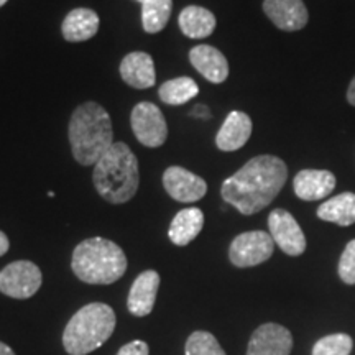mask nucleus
I'll return each instance as SVG.
<instances>
[{
	"instance_id": "f257e3e1",
	"label": "nucleus",
	"mask_w": 355,
	"mask_h": 355,
	"mask_svg": "<svg viewBox=\"0 0 355 355\" xmlns=\"http://www.w3.org/2000/svg\"><path fill=\"white\" fill-rule=\"evenodd\" d=\"M286 180L288 166L282 158L260 155L222 183L220 196L241 214L252 216L275 201Z\"/></svg>"
},
{
	"instance_id": "f03ea898",
	"label": "nucleus",
	"mask_w": 355,
	"mask_h": 355,
	"mask_svg": "<svg viewBox=\"0 0 355 355\" xmlns=\"http://www.w3.org/2000/svg\"><path fill=\"white\" fill-rule=\"evenodd\" d=\"M68 135L73 157L83 166H94L115 144L110 115L92 101L78 105L71 115Z\"/></svg>"
},
{
	"instance_id": "7ed1b4c3",
	"label": "nucleus",
	"mask_w": 355,
	"mask_h": 355,
	"mask_svg": "<svg viewBox=\"0 0 355 355\" xmlns=\"http://www.w3.org/2000/svg\"><path fill=\"white\" fill-rule=\"evenodd\" d=\"M92 181L105 201L112 204L130 201L140 184L139 159L132 153L130 146L123 141H115L94 165Z\"/></svg>"
},
{
	"instance_id": "20e7f679",
	"label": "nucleus",
	"mask_w": 355,
	"mask_h": 355,
	"mask_svg": "<svg viewBox=\"0 0 355 355\" xmlns=\"http://www.w3.org/2000/svg\"><path fill=\"white\" fill-rule=\"evenodd\" d=\"M71 268L87 285H112L125 275L127 257L115 242L92 237L74 248Z\"/></svg>"
},
{
	"instance_id": "39448f33",
	"label": "nucleus",
	"mask_w": 355,
	"mask_h": 355,
	"mask_svg": "<svg viewBox=\"0 0 355 355\" xmlns=\"http://www.w3.org/2000/svg\"><path fill=\"white\" fill-rule=\"evenodd\" d=\"M115 329V313L109 304H86L69 319L63 345L69 355H87L109 340Z\"/></svg>"
},
{
	"instance_id": "423d86ee",
	"label": "nucleus",
	"mask_w": 355,
	"mask_h": 355,
	"mask_svg": "<svg viewBox=\"0 0 355 355\" xmlns=\"http://www.w3.org/2000/svg\"><path fill=\"white\" fill-rule=\"evenodd\" d=\"M42 282V270L33 261L17 260L0 272V293L13 300H28L40 290Z\"/></svg>"
},
{
	"instance_id": "0eeeda50",
	"label": "nucleus",
	"mask_w": 355,
	"mask_h": 355,
	"mask_svg": "<svg viewBox=\"0 0 355 355\" xmlns=\"http://www.w3.org/2000/svg\"><path fill=\"white\" fill-rule=\"evenodd\" d=\"M130 125L137 140L148 148H158L168 139L165 115L153 102H140L133 107Z\"/></svg>"
},
{
	"instance_id": "6e6552de",
	"label": "nucleus",
	"mask_w": 355,
	"mask_h": 355,
	"mask_svg": "<svg viewBox=\"0 0 355 355\" xmlns=\"http://www.w3.org/2000/svg\"><path fill=\"white\" fill-rule=\"evenodd\" d=\"M275 242L263 230L243 232L234 239L229 248V259L239 268H248L263 263L273 255Z\"/></svg>"
},
{
	"instance_id": "1a4fd4ad",
	"label": "nucleus",
	"mask_w": 355,
	"mask_h": 355,
	"mask_svg": "<svg viewBox=\"0 0 355 355\" xmlns=\"http://www.w3.org/2000/svg\"><path fill=\"white\" fill-rule=\"evenodd\" d=\"M268 229L273 242L290 257H300L306 250V237L290 212L275 209L268 216Z\"/></svg>"
},
{
	"instance_id": "9d476101",
	"label": "nucleus",
	"mask_w": 355,
	"mask_h": 355,
	"mask_svg": "<svg viewBox=\"0 0 355 355\" xmlns=\"http://www.w3.org/2000/svg\"><path fill=\"white\" fill-rule=\"evenodd\" d=\"M163 186L178 202H196L207 193V183L183 166H170L163 173Z\"/></svg>"
},
{
	"instance_id": "9b49d317",
	"label": "nucleus",
	"mask_w": 355,
	"mask_h": 355,
	"mask_svg": "<svg viewBox=\"0 0 355 355\" xmlns=\"http://www.w3.org/2000/svg\"><path fill=\"white\" fill-rule=\"evenodd\" d=\"M293 336L286 327L268 322L257 327L248 343L247 355H290Z\"/></svg>"
},
{
	"instance_id": "f8f14e48",
	"label": "nucleus",
	"mask_w": 355,
	"mask_h": 355,
	"mask_svg": "<svg viewBox=\"0 0 355 355\" xmlns=\"http://www.w3.org/2000/svg\"><path fill=\"white\" fill-rule=\"evenodd\" d=\"M265 15L283 32H298L308 25L309 13L303 0H265Z\"/></svg>"
},
{
	"instance_id": "ddd939ff",
	"label": "nucleus",
	"mask_w": 355,
	"mask_h": 355,
	"mask_svg": "<svg viewBox=\"0 0 355 355\" xmlns=\"http://www.w3.org/2000/svg\"><path fill=\"white\" fill-rule=\"evenodd\" d=\"M189 61L193 68L212 84H222L229 78L227 60L211 44H198L191 48Z\"/></svg>"
},
{
	"instance_id": "4468645a",
	"label": "nucleus",
	"mask_w": 355,
	"mask_h": 355,
	"mask_svg": "<svg viewBox=\"0 0 355 355\" xmlns=\"http://www.w3.org/2000/svg\"><path fill=\"white\" fill-rule=\"evenodd\" d=\"M159 288V275L155 270H146L135 278L127 298V308L137 318L148 316L155 308Z\"/></svg>"
},
{
	"instance_id": "2eb2a0df",
	"label": "nucleus",
	"mask_w": 355,
	"mask_h": 355,
	"mask_svg": "<svg viewBox=\"0 0 355 355\" xmlns=\"http://www.w3.org/2000/svg\"><path fill=\"white\" fill-rule=\"evenodd\" d=\"M336 188V176L327 170H301L293 180L295 194L303 201H319Z\"/></svg>"
},
{
	"instance_id": "dca6fc26",
	"label": "nucleus",
	"mask_w": 355,
	"mask_h": 355,
	"mask_svg": "<svg viewBox=\"0 0 355 355\" xmlns=\"http://www.w3.org/2000/svg\"><path fill=\"white\" fill-rule=\"evenodd\" d=\"M121 78L135 89L153 87L157 83L153 58L145 51H132L121 63Z\"/></svg>"
},
{
	"instance_id": "f3484780",
	"label": "nucleus",
	"mask_w": 355,
	"mask_h": 355,
	"mask_svg": "<svg viewBox=\"0 0 355 355\" xmlns=\"http://www.w3.org/2000/svg\"><path fill=\"white\" fill-rule=\"evenodd\" d=\"M252 135V119L245 112L234 110L227 115L216 137L217 148L222 152H235L247 144Z\"/></svg>"
},
{
	"instance_id": "a211bd4d",
	"label": "nucleus",
	"mask_w": 355,
	"mask_h": 355,
	"mask_svg": "<svg viewBox=\"0 0 355 355\" xmlns=\"http://www.w3.org/2000/svg\"><path fill=\"white\" fill-rule=\"evenodd\" d=\"M99 30V15L91 8H74L61 25V33L66 42L79 43L91 40Z\"/></svg>"
},
{
	"instance_id": "6ab92c4d",
	"label": "nucleus",
	"mask_w": 355,
	"mask_h": 355,
	"mask_svg": "<svg viewBox=\"0 0 355 355\" xmlns=\"http://www.w3.org/2000/svg\"><path fill=\"white\" fill-rule=\"evenodd\" d=\"M204 225V214L198 207H186L171 220L168 237L178 247H186L198 237Z\"/></svg>"
},
{
	"instance_id": "aec40b11",
	"label": "nucleus",
	"mask_w": 355,
	"mask_h": 355,
	"mask_svg": "<svg viewBox=\"0 0 355 355\" xmlns=\"http://www.w3.org/2000/svg\"><path fill=\"white\" fill-rule=\"evenodd\" d=\"M178 24H180V28L184 37L193 40L207 38L216 30V17L207 8L189 6L181 10L180 17H178Z\"/></svg>"
},
{
	"instance_id": "412c9836",
	"label": "nucleus",
	"mask_w": 355,
	"mask_h": 355,
	"mask_svg": "<svg viewBox=\"0 0 355 355\" xmlns=\"http://www.w3.org/2000/svg\"><path fill=\"white\" fill-rule=\"evenodd\" d=\"M318 217L321 220L340 225V227L355 224V194L340 193L327 199L318 207Z\"/></svg>"
},
{
	"instance_id": "4be33fe9",
	"label": "nucleus",
	"mask_w": 355,
	"mask_h": 355,
	"mask_svg": "<svg viewBox=\"0 0 355 355\" xmlns=\"http://www.w3.org/2000/svg\"><path fill=\"white\" fill-rule=\"evenodd\" d=\"M199 87L191 78H175L158 87V96L168 105H183L198 96Z\"/></svg>"
},
{
	"instance_id": "5701e85b",
	"label": "nucleus",
	"mask_w": 355,
	"mask_h": 355,
	"mask_svg": "<svg viewBox=\"0 0 355 355\" xmlns=\"http://www.w3.org/2000/svg\"><path fill=\"white\" fill-rule=\"evenodd\" d=\"M173 10V0H145L141 3V25L146 33L155 35L168 25Z\"/></svg>"
},
{
	"instance_id": "b1692460",
	"label": "nucleus",
	"mask_w": 355,
	"mask_h": 355,
	"mask_svg": "<svg viewBox=\"0 0 355 355\" xmlns=\"http://www.w3.org/2000/svg\"><path fill=\"white\" fill-rule=\"evenodd\" d=\"M184 352L186 355H225L216 337L207 331L193 332L186 340Z\"/></svg>"
},
{
	"instance_id": "393cba45",
	"label": "nucleus",
	"mask_w": 355,
	"mask_h": 355,
	"mask_svg": "<svg viewBox=\"0 0 355 355\" xmlns=\"http://www.w3.org/2000/svg\"><path fill=\"white\" fill-rule=\"evenodd\" d=\"M352 337L347 334H331L319 339L313 347V355H349L352 350Z\"/></svg>"
},
{
	"instance_id": "a878e982",
	"label": "nucleus",
	"mask_w": 355,
	"mask_h": 355,
	"mask_svg": "<svg viewBox=\"0 0 355 355\" xmlns=\"http://www.w3.org/2000/svg\"><path fill=\"white\" fill-rule=\"evenodd\" d=\"M339 277L345 285H355V239L347 243L340 255Z\"/></svg>"
},
{
	"instance_id": "bb28decb",
	"label": "nucleus",
	"mask_w": 355,
	"mask_h": 355,
	"mask_svg": "<svg viewBox=\"0 0 355 355\" xmlns=\"http://www.w3.org/2000/svg\"><path fill=\"white\" fill-rule=\"evenodd\" d=\"M150 347L144 340H132L119 350L117 355H148Z\"/></svg>"
},
{
	"instance_id": "cd10ccee",
	"label": "nucleus",
	"mask_w": 355,
	"mask_h": 355,
	"mask_svg": "<svg viewBox=\"0 0 355 355\" xmlns=\"http://www.w3.org/2000/svg\"><path fill=\"white\" fill-rule=\"evenodd\" d=\"M10 248V242H8V237L0 230V257L6 255Z\"/></svg>"
},
{
	"instance_id": "c85d7f7f",
	"label": "nucleus",
	"mask_w": 355,
	"mask_h": 355,
	"mask_svg": "<svg viewBox=\"0 0 355 355\" xmlns=\"http://www.w3.org/2000/svg\"><path fill=\"white\" fill-rule=\"evenodd\" d=\"M347 102H349L350 105H354V107H355V76L352 78V81H350V84H349Z\"/></svg>"
},
{
	"instance_id": "c756f323",
	"label": "nucleus",
	"mask_w": 355,
	"mask_h": 355,
	"mask_svg": "<svg viewBox=\"0 0 355 355\" xmlns=\"http://www.w3.org/2000/svg\"><path fill=\"white\" fill-rule=\"evenodd\" d=\"M0 355H15V352L7 344L0 343Z\"/></svg>"
},
{
	"instance_id": "7c9ffc66",
	"label": "nucleus",
	"mask_w": 355,
	"mask_h": 355,
	"mask_svg": "<svg viewBox=\"0 0 355 355\" xmlns=\"http://www.w3.org/2000/svg\"><path fill=\"white\" fill-rule=\"evenodd\" d=\"M7 2H8V0H0V7H3V6H6Z\"/></svg>"
},
{
	"instance_id": "2f4dec72",
	"label": "nucleus",
	"mask_w": 355,
	"mask_h": 355,
	"mask_svg": "<svg viewBox=\"0 0 355 355\" xmlns=\"http://www.w3.org/2000/svg\"><path fill=\"white\" fill-rule=\"evenodd\" d=\"M137 2H140V3H144V2H145V0H137Z\"/></svg>"
}]
</instances>
